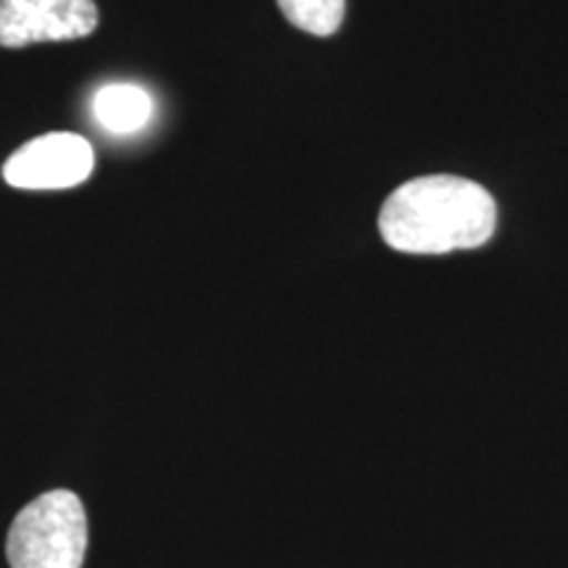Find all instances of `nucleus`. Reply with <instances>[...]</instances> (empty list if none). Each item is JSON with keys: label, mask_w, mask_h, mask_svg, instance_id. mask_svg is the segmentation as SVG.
<instances>
[{"label": "nucleus", "mask_w": 568, "mask_h": 568, "mask_svg": "<svg viewBox=\"0 0 568 568\" xmlns=\"http://www.w3.org/2000/svg\"><path fill=\"white\" fill-rule=\"evenodd\" d=\"M284 19L297 30L329 38L343 27L345 0H276Z\"/></svg>", "instance_id": "nucleus-6"}, {"label": "nucleus", "mask_w": 568, "mask_h": 568, "mask_svg": "<svg viewBox=\"0 0 568 568\" xmlns=\"http://www.w3.org/2000/svg\"><path fill=\"white\" fill-rule=\"evenodd\" d=\"M95 27V0H0V48L82 40Z\"/></svg>", "instance_id": "nucleus-4"}, {"label": "nucleus", "mask_w": 568, "mask_h": 568, "mask_svg": "<svg viewBox=\"0 0 568 568\" xmlns=\"http://www.w3.org/2000/svg\"><path fill=\"white\" fill-rule=\"evenodd\" d=\"M495 197L464 176H418L395 190L379 211V232L397 253L443 255L489 243Z\"/></svg>", "instance_id": "nucleus-1"}, {"label": "nucleus", "mask_w": 568, "mask_h": 568, "mask_svg": "<svg viewBox=\"0 0 568 568\" xmlns=\"http://www.w3.org/2000/svg\"><path fill=\"white\" fill-rule=\"evenodd\" d=\"M11 568H82L88 552V516L69 489H51L13 518L9 531Z\"/></svg>", "instance_id": "nucleus-2"}, {"label": "nucleus", "mask_w": 568, "mask_h": 568, "mask_svg": "<svg viewBox=\"0 0 568 568\" xmlns=\"http://www.w3.org/2000/svg\"><path fill=\"white\" fill-rule=\"evenodd\" d=\"M95 119L101 126L113 134H132L142 130L151 119V95L138 84H109V88L98 90Z\"/></svg>", "instance_id": "nucleus-5"}, {"label": "nucleus", "mask_w": 568, "mask_h": 568, "mask_svg": "<svg viewBox=\"0 0 568 568\" xmlns=\"http://www.w3.org/2000/svg\"><path fill=\"white\" fill-rule=\"evenodd\" d=\"M95 153L74 132H51L21 145L3 163V180L19 190H67L92 174Z\"/></svg>", "instance_id": "nucleus-3"}]
</instances>
